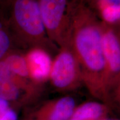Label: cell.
Wrapping results in <instances>:
<instances>
[{"label": "cell", "instance_id": "obj_1", "mask_svg": "<svg viewBox=\"0 0 120 120\" xmlns=\"http://www.w3.org/2000/svg\"><path fill=\"white\" fill-rule=\"evenodd\" d=\"M101 34L95 26L87 25L81 28L75 37L78 53L87 68L94 72L102 71L106 66Z\"/></svg>", "mask_w": 120, "mask_h": 120}, {"label": "cell", "instance_id": "obj_2", "mask_svg": "<svg viewBox=\"0 0 120 120\" xmlns=\"http://www.w3.org/2000/svg\"><path fill=\"white\" fill-rule=\"evenodd\" d=\"M13 27L18 33L38 36L42 34L45 26L38 2L36 0H11Z\"/></svg>", "mask_w": 120, "mask_h": 120}, {"label": "cell", "instance_id": "obj_3", "mask_svg": "<svg viewBox=\"0 0 120 120\" xmlns=\"http://www.w3.org/2000/svg\"><path fill=\"white\" fill-rule=\"evenodd\" d=\"M49 75L56 87L64 88L70 86L76 76V63L72 55L68 52L60 54L52 64Z\"/></svg>", "mask_w": 120, "mask_h": 120}, {"label": "cell", "instance_id": "obj_4", "mask_svg": "<svg viewBox=\"0 0 120 120\" xmlns=\"http://www.w3.org/2000/svg\"><path fill=\"white\" fill-rule=\"evenodd\" d=\"M38 4L45 27L56 29L64 14L66 0H40Z\"/></svg>", "mask_w": 120, "mask_h": 120}, {"label": "cell", "instance_id": "obj_5", "mask_svg": "<svg viewBox=\"0 0 120 120\" xmlns=\"http://www.w3.org/2000/svg\"><path fill=\"white\" fill-rule=\"evenodd\" d=\"M29 76L37 81L45 79L50 74L52 67L51 58L40 49L30 52L26 56Z\"/></svg>", "mask_w": 120, "mask_h": 120}, {"label": "cell", "instance_id": "obj_6", "mask_svg": "<svg viewBox=\"0 0 120 120\" xmlns=\"http://www.w3.org/2000/svg\"><path fill=\"white\" fill-rule=\"evenodd\" d=\"M75 109V102L72 97L66 96L47 109H41L37 120H69Z\"/></svg>", "mask_w": 120, "mask_h": 120}, {"label": "cell", "instance_id": "obj_7", "mask_svg": "<svg viewBox=\"0 0 120 120\" xmlns=\"http://www.w3.org/2000/svg\"><path fill=\"white\" fill-rule=\"evenodd\" d=\"M102 43L106 64L113 72L120 70V46L118 38L112 31H108L102 35Z\"/></svg>", "mask_w": 120, "mask_h": 120}, {"label": "cell", "instance_id": "obj_8", "mask_svg": "<svg viewBox=\"0 0 120 120\" xmlns=\"http://www.w3.org/2000/svg\"><path fill=\"white\" fill-rule=\"evenodd\" d=\"M23 86L22 79L17 76L0 73V97L9 102H14L19 98Z\"/></svg>", "mask_w": 120, "mask_h": 120}, {"label": "cell", "instance_id": "obj_9", "mask_svg": "<svg viewBox=\"0 0 120 120\" xmlns=\"http://www.w3.org/2000/svg\"><path fill=\"white\" fill-rule=\"evenodd\" d=\"M106 109L101 103L90 102L75 109L69 120H101Z\"/></svg>", "mask_w": 120, "mask_h": 120}, {"label": "cell", "instance_id": "obj_10", "mask_svg": "<svg viewBox=\"0 0 120 120\" xmlns=\"http://www.w3.org/2000/svg\"><path fill=\"white\" fill-rule=\"evenodd\" d=\"M3 60L13 74L19 79H23L29 76L27 63L25 57L10 52Z\"/></svg>", "mask_w": 120, "mask_h": 120}, {"label": "cell", "instance_id": "obj_11", "mask_svg": "<svg viewBox=\"0 0 120 120\" xmlns=\"http://www.w3.org/2000/svg\"><path fill=\"white\" fill-rule=\"evenodd\" d=\"M12 37L6 26L0 30V60L10 53Z\"/></svg>", "mask_w": 120, "mask_h": 120}, {"label": "cell", "instance_id": "obj_12", "mask_svg": "<svg viewBox=\"0 0 120 120\" xmlns=\"http://www.w3.org/2000/svg\"><path fill=\"white\" fill-rule=\"evenodd\" d=\"M102 15L106 21L115 22L120 17V4H105L100 5Z\"/></svg>", "mask_w": 120, "mask_h": 120}, {"label": "cell", "instance_id": "obj_13", "mask_svg": "<svg viewBox=\"0 0 120 120\" xmlns=\"http://www.w3.org/2000/svg\"><path fill=\"white\" fill-rule=\"evenodd\" d=\"M18 116L16 111L10 107L5 112L0 113V120H17Z\"/></svg>", "mask_w": 120, "mask_h": 120}, {"label": "cell", "instance_id": "obj_14", "mask_svg": "<svg viewBox=\"0 0 120 120\" xmlns=\"http://www.w3.org/2000/svg\"><path fill=\"white\" fill-rule=\"evenodd\" d=\"M3 7H0V30H2L3 28L7 26V24L6 23L5 21H4L2 17H1V8H2Z\"/></svg>", "mask_w": 120, "mask_h": 120}, {"label": "cell", "instance_id": "obj_15", "mask_svg": "<svg viewBox=\"0 0 120 120\" xmlns=\"http://www.w3.org/2000/svg\"><path fill=\"white\" fill-rule=\"evenodd\" d=\"M3 3H4V4L5 6H7L9 4H10V2H11V0H2Z\"/></svg>", "mask_w": 120, "mask_h": 120}, {"label": "cell", "instance_id": "obj_16", "mask_svg": "<svg viewBox=\"0 0 120 120\" xmlns=\"http://www.w3.org/2000/svg\"><path fill=\"white\" fill-rule=\"evenodd\" d=\"M4 6H6L4 5V3H3L2 0H0V7H4Z\"/></svg>", "mask_w": 120, "mask_h": 120}, {"label": "cell", "instance_id": "obj_17", "mask_svg": "<svg viewBox=\"0 0 120 120\" xmlns=\"http://www.w3.org/2000/svg\"></svg>", "mask_w": 120, "mask_h": 120}]
</instances>
